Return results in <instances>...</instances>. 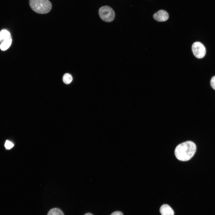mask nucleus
<instances>
[{
	"instance_id": "1",
	"label": "nucleus",
	"mask_w": 215,
	"mask_h": 215,
	"mask_svg": "<svg viewBox=\"0 0 215 215\" xmlns=\"http://www.w3.org/2000/svg\"><path fill=\"white\" fill-rule=\"evenodd\" d=\"M196 147L191 141H187L178 145L175 150V154L178 160L185 161L190 159L194 155Z\"/></svg>"
},
{
	"instance_id": "2",
	"label": "nucleus",
	"mask_w": 215,
	"mask_h": 215,
	"mask_svg": "<svg viewBox=\"0 0 215 215\" xmlns=\"http://www.w3.org/2000/svg\"><path fill=\"white\" fill-rule=\"evenodd\" d=\"M29 4L31 9L39 14H46L51 10L52 5L49 0H29Z\"/></svg>"
},
{
	"instance_id": "3",
	"label": "nucleus",
	"mask_w": 215,
	"mask_h": 215,
	"mask_svg": "<svg viewBox=\"0 0 215 215\" xmlns=\"http://www.w3.org/2000/svg\"><path fill=\"white\" fill-rule=\"evenodd\" d=\"M99 14L101 19L107 22L112 21L115 16V12L113 10L108 6L100 7L99 10Z\"/></svg>"
},
{
	"instance_id": "4",
	"label": "nucleus",
	"mask_w": 215,
	"mask_h": 215,
	"mask_svg": "<svg viewBox=\"0 0 215 215\" xmlns=\"http://www.w3.org/2000/svg\"><path fill=\"white\" fill-rule=\"evenodd\" d=\"M192 50L194 56L197 58H203L206 54V49L205 46L199 42H196L193 44Z\"/></svg>"
},
{
	"instance_id": "5",
	"label": "nucleus",
	"mask_w": 215,
	"mask_h": 215,
	"mask_svg": "<svg viewBox=\"0 0 215 215\" xmlns=\"http://www.w3.org/2000/svg\"><path fill=\"white\" fill-rule=\"evenodd\" d=\"M153 19L159 22H162L167 21L169 18V14L168 12L164 10H160L154 14Z\"/></svg>"
},
{
	"instance_id": "6",
	"label": "nucleus",
	"mask_w": 215,
	"mask_h": 215,
	"mask_svg": "<svg viewBox=\"0 0 215 215\" xmlns=\"http://www.w3.org/2000/svg\"><path fill=\"white\" fill-rule=\"evenodd\" d=\"M159 211L162 215H174L173 210L169 205L167 204L162 205Z\"/></svg>"
},
{
	"instance_id": "7",
	"label": "nucleus",
	"mask_w": 215,
	"mask_h": 215,
	"mask_svg": "<svg viewBox=\"0 0 215 215\" xmlns=\"http://www.w3.org/2000/svg\"><path fill=\"white\" fill-rule=\"evenodd\" d=\"M12 42V38H10L3 40L0 45L1 49L2 50H7L10 46Z\"/></svg>"
},
{
	"instance_id": "8",
	"label": "nucleus",
	"mask_w": 215,
	"mask_h": 215,
	"mask_svg": "<svg viewBox=\"0 0 215 215\" xmlns=\"http://www.w3.org/2000/svg\"><path fill=\"white\" fill-rule=\"evenodd\" d=\"M47 215H64L63 212L59 208H54L51 209Z\"/></svg>"
},
{
	"instance_id": "9",
	"label": "nucleus",
	"mask_w": 215,
	"mask_h": 215,
	"mask_svg": "<svg viewBox=\"0 0 215 215\" xmlns=\"http://www.w3.org/2000/svg\"><path fill=\"white\" fill-rule=\"evenodd\" d=\"M0 35L2 39V41L5 39L11 37L10 33L5 29L1 30L0 32Z\"/></svg>"
},
{
	"instance_id": "10",
	"label": "nucleus",
	"mask_w": 215,
	"mask_h": 215,
	"mask_svg": "<svg viewBox=\"0 0 215 215\" xmlns=\"http://www.w3.org/2000/svg\"><path fill=\"white\" fill-rule=\"evenodd\" d=\"M62 79L64 83L68 84L71 82L73 80V78L70 74L66 73L63 75Z\"/></svg>"
},
{
	"instance_id": "11",
	"label": "nucleus",
	"mask_w": 215,
	"mask_h": 215,
	"mask_svg": "<svg viewBox=\"0 0 215 215\" xmlns=\"http://www.w3.org/2000/svg\"><path fill=\"white\" fill-rule=\"evenodd\" d=\"M4 146L6 149H9L13 146L14 144L11 142L7 140L5 142Z\"/></svg>"
},
{
	"instance_id": "12",
	"label": "nucleus",
	"mask_w": 215,
	"mask_h": 215,
	"mask_svg": "<svg viewBox=\"0 0 215 215\" xmlns=\"http://www.w3.org/2000/svg\"><path fill=\"white\" fill-rule=\"evenodd\" d=\"M210 83L211 87L215 90V76H213L211 78Z\"/></svg>"
},
{
	"instance_id": "13",
	"label": "nucleus",
	"mask_w": 215,
	"mask_h": 215,
	"mask_svg": "<svg viewBox=\"0 0 215 215\" xmlns=\"http://www.w3.org/2000/svg\"><path fill=\"white\" fill-rule=\"evenodd\" d=\"M110 215H123V214L120 211H116Z\"/></svg>"
},
{
	"instance_id": "14",
	"label": "nucleus",
	"mask_w": 215,
	"mask_h": 215,
	"mask_svg": "<svg viewBox=\"0 0 215 215\" xmlns=\"http://www.w3.org/2000/svg\"><path fill=\"white\" fill-rule=\"evenodd\" d=\"M84 215H93L91 213H87L85 214Z\"/></svg>"
},
{
	"instance_id": "15",
	"label": "nucleus",
	"mask_w": 215,
	"mask_h": 215,
	"mask_svg": "<svg viewBox=\"0 0 215 215\" xmlns=\"http://www.w3.org/2000/svg\"><path fill=\"white\" fill-rule=\"evenodd\" d=\"M2 41V39H1V37L0 35V42H1Z\"/></svg>"
}]
</instances>
